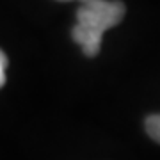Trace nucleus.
Returning a JSON list of instances; mask_svg holds the SVG:
<instances>
[{
  "instance_id": "obj_1",
  "label": "nucleus",
  "mask_w": 160,
  "mask_h": 160,
  "mask_svg": "<svg viewBox=\"0 0 160 160\" xmlns=\"http://www.w3.org/2000/svg\"><path fill=\"white\" fill-rule=\"evenodd\" d=\"M125 16V4L119 0H91L78 7L71 36L87 57H94L102 48V36Z\"/></svg>"
},
{
  "instance_id": "obj_2",
  "label": "nucleus",
  "mask_w": 160,
  "mask_h": 160,
  "mask_svg": "<svg viewBox=\"0 0 160 160\" xmlns=\"http://www.w3.org/2000/svg\"><path fill=\"white\" fill-rule=\"evenodd\" d=\"M146 132H148V135L153 139L155 142L160 144V114H151L146 118Z\"/></svg>"
},
{
  "instance_id": "obj_3",
  "label": "nucleus",
  "mask_w": 160,
  "mask_h": 160,
  "mask_svg": "<svg viewBox=\"0 0 160 160\" xmlns=\"http://www.w3.org/2000/svg\"><path fill=\"white\" fill-rule=\"evenodd\" d=\"M6 68H7V57L6 53L0 50V87L6 84Z\"/></svg>"
},
{
  "instance_id": "obj_4",
  "label": "nucleus",
  "mask_w": 160,
  "mask_h": 160,
  "mask_svg": "<svg viewBox=\"0 0 160 160\" xmlns=\"http://www.w3.org/2000/svg\"><path fill=\"white\" fill-rule=\"evenodd\" d=\"M59 2H68V0H59ZM82 4H86V2H91V0H80Z\"/></svg>"
}]
</instances>
